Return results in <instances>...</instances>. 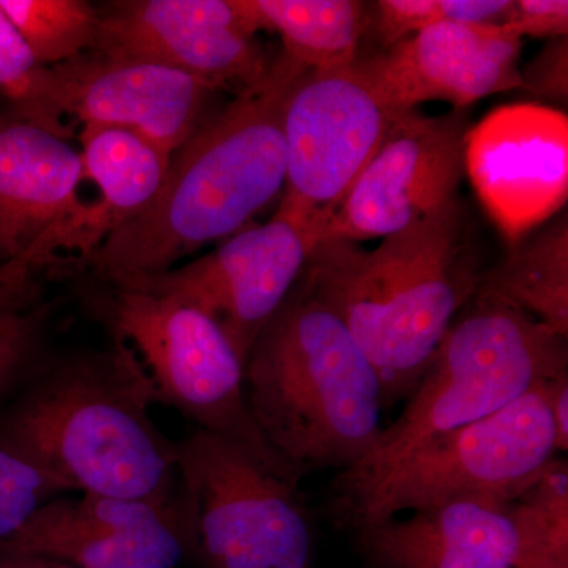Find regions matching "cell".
Segmentation results:
<instances>
[{
  "label": "cell",
  "instance_id": "1",
  "mask_svg": "<svg viewBox=\"0 0 568 568\" xmlns=\"http://www.w3.org/2000/svg\"><path fill=\"white\" fill-rule=\"evenodd\" d=\"M148 373L129 346L50 353L0 405V447L63 493L181 510L175 443L151 417Z\"/></svg>",
  "mask_w": 568,
  "mask_h": 568
},
{
  "label": "cell",
  "instance_id": "2",
  "mask_svg": "<svg viewBox=\"0 0 568 568\" xmlns=\"http://www.w3.org/2000/svg\"><path fill=\"white\" fill-rule=\"evenodd\" d=\"M308 70L282 50L260 80L211 112L171 155L151 203L89 257L84 265L93 282L123 284L164 274L248 226L284 190V112Z\"/></svg>",
  "mask_w": 568,
  "mask_h": 568
},
{
  "label": "cell",
  "instance_id": "3",
  "mask_svg": "<svg viewBox=\"0 0 568 568\" xmlns=\"http://www.w3.org/2000/svg\"><path fill=\"white\" fill-rule=\"evenodd\" d=\"M462 200L373 250L313 245L302 282L342 320L376 369L384 410L406 399L478 286L480 260Z\"/></svg>",
  "mask_w": 568,
  "mask_h": 568
},
{
  "label": "cell",
  "instance_id": "4",
  "mask_svg": "<svg viewBox=\"0 0 568 568\" xmlns=\"http://www.w3.org/2000/svg\"><path fill=\"white\" fill-rule=\"evenodd\" d=\"M244 383L265 443L298 477L353 469L386 426L376 369L302 280L254 342Z\"/></svg>",
  "mask_w": 568,
  "mask_h": 568
},
{
  "label": "cell",
  "instance_id": "5",
  "mask_svg": "<svg viewBox=\"0 0 568 568\" xmlns=\"http://www.w3.org/2000/svg\"><path fill=\"white\" fill-rule=\"evenodd\" d=\"M566 342L528 313L474 295L402 414L384 426L357 466L335 478L334 499L383 477L437 437L491 416L538 384L568 375Z\"/></svg>",
  "mask_w": 568,
  "mask_h": 568
},
{
  "label": "cell",
  "instance_id": "6",
  "mask_svg": "<svg viewBox=\"0 0 568 568\" xmlns=\"http://www.w3.org/2000/svg\"><path fill=\"white\" fill-rule=\"evenodd\" d=\"M175 470L190 555L205 568H313L302 478L200 428L175 443Z\"/></svg>",
  "mask_w": 568,
  "mask_h": 568
},
{
  "label": "cell",
  "instance_id": "7",
  "mask_svg": "<svg viewBox=\"0 0 568 568\" xmlns=\"http://www.w3.org/2000/svg\"><path fill=\"white\" fill-rule=\"evenodd\" d=\"M548 383L491 416L425 444L366 487L335 497L339 523L354 532L403 511L457 500L511 506L558 452Z\"/></svg>",
  "mask_w": 568,
  "mask_h": 568
},
{
  "label": "cell",
  "instance_id": "8",
  "mask_svg": "<svg viewBox=\"0 0 568 568\" xmlns=\"http://www.w3.org/2000/svg\"><path fill=\"white\" fill-rule=\"evenodd\" d=\"M92 286L89 306L112 339L136 355L156 402L174 407L196 428L230 437L268 466L298 477L261 435L246 402L245 366L211 317L170 295L97 282Z\"/></svg>",
  "mask_w": 568,
  "mask_h": 568
},
{
  "label": "cell",
  "instance_id": "9",
  "mask_svg": "<svg viewBox=\"0 0 568 568\" xmlns=\"http://www.w3.org/2000/svg\"><path fill=\"white\" fill-rule=\"evenodd\" d=\"M215 91L182 71L91 51L58 65L36 67L0 93L9 111L58 132L62 118L82 126H119L173 155L211 114Z\"/></svg>",
  "mask_w": 568,
  "mask_h": 568
},
{
  "label": "cell",
  "instance_id": "10",
  "mask_svg": "<svg viewBox=\"0 0 568 568\" xmlns=\"http://www.w3.org/2000/svg\"><path fill=\"white\" fill-rule=\"evenodd\" d=\"M467 132L463 111L395 112L375 155L317 227L315 244L390 237L457 200Z\"/></svg>",
  "mask_w": 568,
  "mask_h": 568
},
{
  "label": "cell",
  "instance_id": "11",
  "mask_svg": "<svg viewBox=\"0 0 568 568\" xmlns=\"http://www.w3.org/2000/svg\"><path fill=\"white\" fill-rule=\"evenodd\" d=\"M395 111L377 99L354 65L308 70L284 112L286 183L280 209L317 227L375 155Z\"/></svg>",
  "mask_w": 568,
  "mask_h": 568
},
{
  "label": "cell",
  "instance_id": "12",
  "mask_svg": "<svg viewBox=\"0 0 568 568\" xmlns=\"http://www.w3.org/2000/svg\"><path fill=\"white\" fill-rule=\"evenodd\" d=\"M313 233L282 209L248 224L211 253L164 274L112 286L170 295L200 310L222 328L242 364L304 274Z\"/></svg>",
  "mask_w": 568,
  "mask_h": 568
},
{
  "label": "cell",
  "instance_id": "13",
  "mask_svg": "<svg viewBox=\"0 0 568 568\" xmlns=\"http://www.w3.org/2000/svg\"><path fill=\"white\" fill-rule=\"evenodd\" d=\"M244 0H123L100 10L93 51L192 74L237 91L271 65Z\"/></svg>",
  "mask_w": 568,
  "mask_h": 568
},
{
  "label": "cell",
  "instance_id": "14",
  "mask_svg": "<svg viewBox=\"0 0 568 568\" xmlns=\"http://www.w3.org/2000/svg\"><path fill=\"white\" fill-rule=\"evenodd\" d=\"M465 171L478 200L510 244L564 207L568 121L541 104H510L469 130Z\"/></svg>",
  "mask_w": 568,
  "mask_h": 568
},
{
  "label": "cell",
  "instance_id": "15",
  "mask_svg": "<svg viewBox=\"0 0 568 568\" xmlns=\"http://www.w3.org/2000/svg\"><path fill=\"white\" fill-rule=\"evenodd\" d=\"M521 47L523 39L503 24L446 21L358 58L354 69L390 111L416 110L428 102L463 111L521 88Z\"/></svg>",
  "mask_w": 568,
  "mask_h": 568
},
{
  "label": "cell",
  "instance_id": "16",
  "mask_svg": "<svg viewBox=\"0 0 568 568\" xmlns=\"http://www.w3.org/2000/svg\"><path fill=\"white\" fill-rule=\"evenodd\" d=\"M80 151L61 132L0 112V283L82 203Z\"/></svg>",
  "mask_w": 568,
  "mask_h": 568
},
{
  "label": "cell",
  "instance_id": "17",
  "mask_svg": "<svg viewBox=\"0 0 568 568\" xmlns=\"http://www.w3.org/2000/svg\"><path fill=\"white\" fill-rule=\"evenodd\" d=\"M84 182H92L99 196L82 200L70 215L32 254L39 271L54 267L69 253L85 264L119 227L136 216L159 192L171 153L132 130L84 125L80 133Z\"/></svg>",
  "mask_w": 568,
  "mask_h": 568
},
{
  "label": "cell",
  "instance_id": "18",
  "mask_svg": "<svg viewBox=\"0 0 568 568\" xmlns=\"http://www.w3.org/2000/svg\"><path fill=\"white\" fill-rule=\"evenodd\" d=\"M364 568H515L510 506L466 499L354 530Z\"/></svg>",
  "mask_w": 568,
  "mask_h": 568
},
{
  "label": "cell",
  "instance_id": "19",
  "mask_svg": "<svg viewBox=\"0 0 568 568\" xmlns=\"http://www.w3.org/2000/svg\"><path fill=\"white\" fill-rule=\"evenodd\" d=\"M476 294L515 306L567 338V213L515 242L504 260L481 276Z\"/></svg>",
  "mask_w": 568,
  "mask_h": 568
},
{
  "label": "cell",
  "instance_id": "20",
  "mask_svg": "<svg viewBox=\"0 0 568 568\" xmlns=\"http://www.w3.org/2000/svg\"><path fill=\"white\" fill-rule=\"evenodd\" d=\"M0 551L47 556L74 568H168L97 517L82 497H55L39 508Z\"/></svg>",
  "mask_w": 568,
  "mask_h": 568
},
{
  "label": "cell",
  "instance_id": "21",
  "mask_svg": "<svg viewBox=\"0 0 568 568\" xmlns=\"http://www.w3.org/2000/svg\"><path fill=\"white\" fill-rule=\"evenodd\" d=\"M260 31L282 37L283 50L313 71L346 70L358 59L368 9L355 0H244Z\"/></svg>",
  "mask_w": 568,
  "mask_h": 568
},
{
  "label": "cell",
  "instance_id": "22",
  "mask_svg": "<svg viewBox=\"0 0 568 568\" xmlns=\"http://www.w3.org/2000/svg\"><path fill=\"white\" fill-rule=\"evenodd\" d=\"M28 44L37 67L71 61L95 50L100 33V10L84 0H0Z\"/></svg>",
  "mask_w": 568,
  "mask_h": 568
},
{
  "label": "cell",
  "instance_id": "23",
  "mask_svg": "<svg viewBox=\"0 0 568 568\" xmlns=\"http://www.w3.org/2000/svg\"><path fill=\"white\" fill-rule=\"evenodd\" d=\"M519 552L515 568H568V466L551 459L510 506Z\"/></svg>",
  "mask_w": 568,
  "mask_h": 568
},
{
  "label": "cell",
  "instance_id": "24",
  "mask_svg": "<svg viewBox=\"0 0 568 568\" xmlns=\"http://www.w3.org/2000/svg\"><path fill=\"white\" fill-rule=\"evenodd\" d=\"M511 0H381L375 29L383 50L439 22L503 24Z\"/></svg>",
  "mask_w": 568,
  "mask_h": 568
},
{
  "label": "cell",
  "instance_id": "25",
  "mask_svg": "<svg viewBox=\"0 0 568 568\" xmlns=\"http://www.w3.org/2000/svg\"><path fill=\"white\" fill-rule=\"evenodd\" d=\"M52 305L0 310V405L10 398L51 353L47 331Z\"/></svg>",
  "mask_w": 568,
  "mask_h": 568
},
{
  "label": "cell",
  "instance_id": "26",
  "mask_svg": "<svg viewBox=\"0 0 568 568\" xmlns=\"http://www.w3.org/2000/svg\"><path fill=\"white\" fill-rule=\"evenodd\" d=\"M62 495L50 477L0 447V540L13 536L39 508Z\"/></svg>",
  "mask_w": 568,
  "mask_h": 568
},
{
  "label": "cell",
  "instance_id": "27",
  "mask_svg": "<svg viewBox=\"0 0 568 568\" xmlns=\"http://www.w3.org/2000/svg\"><path fill=\"white\" fill-rule=\"evenodd\" d=\"M519 81L526 92L564 104L568 100V40L549 41L536 58L519 70Z\"/></svg>",
  "mask_w": 568,
  "mask_h": 568
},
{
  "label": "cell",
  "instance_id": "28",
  "mask_svg": "<svg viewBox=\"0 0 568 568\" xmlns=\"http://www.w3.org/2000/svg\"><path fill=\"white\" fill-rule=\"evenodd\" d=\"M504 28L514 36L536 39H562L568 33L566 0H511Z\"/></svg>",
  "mask_w": 568,
  "mask_h": 568
},
{
  "label": "cell",
  "instance_id": "29",
  "mask_svg": "<svg viewBox=\"0 0 568 568\" xmlns=\"http://www.w3.org/2000/svg\"><path fill=\"white\" fill-rule=\"evenodd\" d=\"M36 67L28 44L0 11V92L24 80Z\"/></svg>",
  "mask_w": 568,
  "mask_h": 568
},
{
  "label": "cell",
  "instance_id": "30",
  "mask_svg": "<svg viewBox=\"0 0 568 568\" xmlns=\"http://www.w3.org/2000/svg\"><path fill=\"white\" fill-rule=\"evenodd\" d=\"M548 399L555 422L556 448L568 450V375L548 383Z\"/></svg>",
  "mask_w": 568,
  "mask_h": 568
},
{
  "label": "cell",
  "instance_id": "31",
  "mask_svg": "<svg viewBox=\"0 0 568 568\" xmlns=\"http://www.w3.org/2000/svg\"><path fill=\"white\" fill-rule=\"evenodd\" d=\"M0 568H74L47 556L0 551Z\"/></svg>",
  "mask_w": 568,
  "mask_h": 568
}]
</instances>
